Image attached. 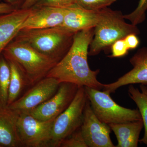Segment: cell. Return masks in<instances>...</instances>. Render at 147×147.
<instances>
[{"label": "cell", "instance_id": "obj_1", "mask_svg": "<svg viewBox=\"0 0 147 147\" xmlns=\"http://www.w3.org/2000/svg\"><path fill=\"white\" fill-rule=\"evenodd\" d=\"M94 28L75 33L71 47L65 56L49 71L46 77H53L60 84L71 83L79 87L103 89L104 84L97 79L99 69L90 68L88 57Z\"/></svg>", "mask_w": 147, "mask_h": 147}, {"label": "cell", "instance_id": "obj_2", "mask_svg": "<svg viewBox=\"0 0 147 147\" xmlns=\"http://www.w3.org/2000/svg\"><path fill=\"white\" fill-rule=\"evenodd\" d=\"M120 11L108 7L100 9V17L94 28V35L90 44L88 55L94 56L105 50L115 41L130 34L139 35L137 26L128 24Z\"/></svg>", "mask_w": 147, "mask_h": 147}, {"label": "cell", "instance_id": "obj_3", "mask_svg": "<svg viewBox=\"0 0 147 147\" xmlns=\"http://www.w3.org/2000/svg\"><path fill=\"white\" fill-rule=\"evenodd\" d=\"M3 56L20 66L31 86L47 76L57 62L38 52L27 42L14 38L5 48Z\"/></svg>", "mask_w": 147, "mask_h": 147}, {"label": "cell", "instance_id": "obj_4", "mask_svg": "<svg viewBox=\"0 0 147 147\" xmlns=\"http://www.w3.org/2000/svg\"><path fill=\"white\" fill-rule=\"evenodd\" d=\"M75 33L62 26L22 30L15 38L21 40L43 55L59 61L71 47Z\"/></svg>", "mask_w": 147, "mask_h": 147}, {"label": "cell", "instance_id": "obj_5", "mask_svg": "<svg viewBox=\"0 0 147 147\" xmlns=\"http://www.w3.org/2000/svg\"><path fill=\"white\" fill-rule=\"evenodd\" d=\"M84 87L92 110L102 122L108 125L142 120L139 110L122 107L107 92Z\"/></svg>", "mask_w": 147, "mask_h": 147}, {"label": "cell", "instance_id": "obj_6", "mask_svg": "<svg viewBox=\"0 0 147 147\" xmlns=\"http://www.w3.org/2000/svg\"><path fill=\"white\" fill-rule=\"evenodd\" d=\"M88 100L85 87H79L69 106L55 119L50 147H59L63 140L81 127Z\"/></svg>", "mask_w": 147, "mask_h": 147}, {"label": "cell", "instance_id": "obj_7", "mask_svg": "<svg viewBox=\"0 0 147 147\" xmlns=\"http://www.w3.org/2000/svg\"><path fill=\"white\" fill-rule=\"evenodd\" d=\"M18 114L17 130L23 147H50L55 119L42 121L28 113Z\"/></svg>", "mask_w": 147, "mask_h": 147}, {"label": "cell", "instance_id": "obj_8", "mask_svg": "<svg viewBox=\"0 0 147 147\" xmlns=\"http://www.w3.org/2000/svg\"><path fill=\"white\" fill-rule=\"evenodd\" d=\"M79 87L71 83H60L55 94L27 113L42 121L56 118L69 106Z\"/></svg>", "mask_w": 147, "mask_h": 147}, {"label": "cell", "instance_id": "obj_9", "mask_svg": "<svg viewBox=\"0 0 147 147\" xmlns=\"http://www.w3.org/2000/svg\"><path fill=\"white\" fill-rule=\"evenodd\" d=\"M60 84L55 78L45 77L8 106L18 113H28L54 96Z\"/></svg>", "mask_w": 147, "mask_h": 147}, {"label": "cell", "instance_id": "obj_10", "mask_svg": "<svg viewBox=\"0 0 147 147\" xmlns=\"http://www.w3.org/2000/svg\"><path fill=\"white\" fill-rule=\"evenodd\" d=\"M81 131L88 147H115L111 140V130L107 124L95 115L88 99L84 108Z\"/></svg>", "mask_w": 147, "mask_h": 147}, {"label": "cell", "instance_id": "obj_11", "mask_svg": "<svg viewBox=\"0 0 147 147\" xmlns=\"http://www.w3.org/2000/svg\"><path fill=\"white\" fill-rule=\"evenodd\" d=\"M129 62L133 66L132 69L115 82L104 84L102 90L111 94L126 85H147V47H142L137 50L130 58Z\"/></svg>", "mask_w": 147, "mask_h": 147}, {"label": "cell", "instance_id": "obj_12", "mask_svg": "<svg viewBox=\"0 0 147 147\" xmlns=\"http://www.w3.org/2000/svg\"><path fill=\"white\" fill-rule=\"evenodd\" d=\"M34 7H32L30 15L22 24L21 30L50 28L62 25L65 8Z\"/></svg>", "mask_w": 147, "mask_h": 147}, {"label": "cell", "instance_id": "obj_13", "mask_svg": "<svg viewBox=\"0 0 147 147\" xmlns=\"http://www.w3.org/2000/svg\"><path fill=\"white\" fill-rule=\"evenodd\" d=\"M100 17V9L88 10L74 4L65 8L63 23L61 26L74 33L94 28Z\"/></svg>", "mask_w": 147, "mask_h": 147}, {"label": "cell", "instance_id": "obj_14", "mask_svg": "<svg viewBox=\"0 0 147 147\" xmlns=\"http://www.w3.org/2000/svg\"><path fill=\"white\" fill-rule=\"evenodd\" d=\"M31 11V8L21 9L10 13L0 14V56L21 30L22 24Z\"/></svg>", "mask_w": 147, "mask_h": 147}, {"label": "cell", "instance_id": "obj_15", "mask_svg": "<svg viewBox=\"0 0 147 147\" xmlns=\"http://www.w3.org/2000/svg\"><path fill=\"white\" fill-rule=\"evenodd\" d=\"M18 115L8 105H0V147H23L17 130Z\"/></svg>", "mask_w": 147, "mask_h": 147}, {"label": "cell", "instance_id": "obj_16", "mask_svg": "<svg viewBox=\"0 0 147 147\" xmlns=\"http://www.w3.org/2000/svg\"><path fill=\"white\" fill-rule=\"evenodd\" d=\"M108 125L117 140L115 147H138L139 136L144 127L142 119Z\"/></svg>", "mask_w": 147, "mask_h": 147}, {"label": "cell", "instance_id": "obj_17", "mask_svg": "<svg viewBox=\"0 0 147 147\" xmlns=\"http://www.w3.org/2000/svg\"><path fill=\"white\" fill-rule=\"evenodd\" d=\"M7 61L10 69L7 102L8 106L19 98L25 89L31 85L26 74L20 66L13 61Z\"/></svg>", "mask_w": 147, "mask_h": 147}, {"label": "cell", "instance_id": "obj_18", "mask_svg": "<svg viewBox=\"0 0 147 147\" xmlns=\"http://www.w3.org/2000/svg\"><path fill=\"white\" fill-rule=\"evenodd\" d=\"M140 90L131 84L128 88L129 95L135 102L142 117L144 127V134L139 142L147 146V88L144 84H140Z\"/></svg>", "mask_w": 147, "mask_h": 147}, {"label": "cell", "instance_id": "obj_19", "mask_svg": "<svg viewBox=\"0 0 147 147\" xmlns=\"http://www.w3.org/2000/svg\"><path fill=\"white\" fill-rule=\"evenodd\" d=\"M10 69L9 63L2 54L0 56V105H7Z\"/></svg>", "mask_w": 147, "mask_h": 147}, {"label": "cell", "instance_id": "obj_20", "mask_svg": "<svg viewBox=\"0 0 147 147\" xmlns=\"http://www.w3.org/2000/svg\"><path fill=\"white\" fill-rule=\"evenodd\" d=\"M147 10V0H139L136 8L131 13L124 15V17L131 24L137 26L145 21Z\"/></svg>", "mask_w": 147, "mask_h": 147}, {"label": "cell", "instance_id": "obj_21", "mask_svg": "<svg viewBox=\"0 0 147 147\" xmlns=\"http://www.w3.org/2000/svg\"><path fill=\"white\" fill-rule=\"evenodd\" d=\"M119 0H76V3L83 8L98 10L108 7Z\"/></svg>", "mask_w": 147, "mask_h": 147}, {"label": "cell", "instance_id": "obj_22", "mask_svg": "<svg viewBox=\"0 0 147 147\" xmlns=\"http://www.w3.org/2000/svg\"><path fill=\"white\" fill-rule=\"evenodd\" d=\"M88 147L81 131L79 128L71 135L63 140L59 147Z\"/></svg>", "mask_w": 147, "mask_h": 147}, {"label": "cell", "instance_id": "obj_23", "mask_svg": "<svg viewBox=\"0 0 147 147\" xmlns=\"http://www.w3.org/2000/svg\"><path fill=\"white\" fill-rule=\"evenodd\" d=\"M111 50L112 55L110 57L112 58L124 57L128 53L129 50L124 38L115 41L111 45Z\"/></svg>", "mask_w": 147, "mask_h": 147}, {"label": "cell", "instance_id": "obj_24", "mask_svg": "<svg viewBox=\"0 0 147 147\" xmlns=\"http://www.w3.org/2000/svg\"><path fill=\"white\" fill-rule=\"evenodd\" d=\"M75 3H76V0H38L34 6H46L66 8Z\"/></svg>", "mask_w": 147, "mask_h": 147}, {"label": "cell", "instance_id": "obj_25", "mask_svg": "<svg viewBox=\"0 0 147 147\" xmlns=\"http://www.w3.org/2000/svg\"><path fill=\"white\" fill-rule=\"evenodd\" d=\"M129 50H134L138 47L140 43L137 35L130 34L124 38Z\"/></svg>", "mask_w": 147, "mask_h": 147}, {"label": "cell", "instance_id": "obj_26", "mask_svg": "<svg viewBox=\"0 0 147 147\" xmlns=\"http://www.w3.org/2000/svg\"><path fill=\"white\" fill-rule=\"evenodd\" d=\"M16 9L14 6L8 3L0 2V14L10 13Z\"/></svg>", "mask_w": 147, "mask_h": 147}, {"label": "cell", "instance_id": "obj_27", "mask_svg": "<svg viewBox=\"0 0 147 147\" xmlns=\"http://www.w3.org/2000/svg\"><path fill=\"white\" fill-rule=\"evenodd\" d=\"M37 1L38 0H25L22 6L21 9H27L32 8L35 5Z\"/></svg>", "mask_w": 147, "mask_h": 147}, {"label": "cell", "instance_id": "obj_28", "mask_svg": "<svg viewBox=\"0 0 147 147\" xmlns=\"http://www.w3.org/2000/svg\"><path fill=\"white\" fill-rule=\"evenodd\" d=\"M7 3L10 4L11 5L14 6V5L16 3L17 0H6Z\"/></svg>", "mask_w": 147, "mask_h": 147}, {"label": "cell", "instance_id": "obj_29", "mask_svg": "<svg viewBox=\"0 0 147 147\" xmlns=\"http://www.w3.org/2000/svg\"><path fill=\"white\" fill-rule=\"evenodd\" d=\"M146 88H147V85H146Z\"/></svg>", "mask_w": 147, "mask_h": 147}, {"label": "cell", "instance_id": "obj_30", "mask_svg": "<svg viewBox=\"0 0 147 147\" xmlns=\"http://www.w3.org/2000/svg\"><path fill=\"white\" fill-rule=\"evenodd\" d=\"M1 1V0H0V1Z\"/></svg>", "mask_w": 147, "mask_h": 147}]
</instances>
